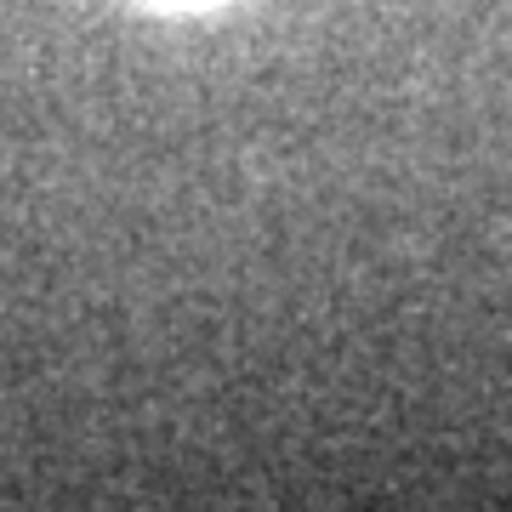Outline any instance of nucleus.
Instances as JSON below:
<instances>
[{
    "instance_id": "1",
    "label": "nucleus",
    "mask_w": 512,
    "mask_h": 512,
    "mask_svg": "<svg viewBox=\"0 0 512 512\" xmlns=\"http://www.w3.org/2000/svg\"><path fill=\"white\" fill-rule=\"evenodd\" d=\"M160 6H200V0H160Z\"/></svg>"
}]
</instances>
